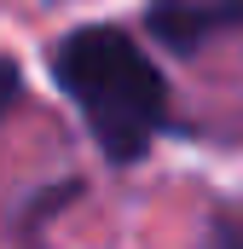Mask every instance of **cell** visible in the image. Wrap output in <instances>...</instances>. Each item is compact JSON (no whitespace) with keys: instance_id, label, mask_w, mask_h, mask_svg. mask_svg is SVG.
Masks as SVG:
<instances>
[{"instance_id":"277c9868","label":"cell","mask_w":243,"mask_h":249,"mask_svg":"<svg viewBox=\"0 0 243 249\" xmlns=\"http://www.w3.org/2000/svg\"><path fill=\"white\" fill-rule=\"evenodd\" d=\"M214 249H243V226L238 220H220L214 226Z\"/></svg>"},{"instance_id":"3957f363","label":"cell","mask_w":243,"mask_h":249,"mask_svg":"<svg viewBox=\"0 0 243 249\" xmlns=\"http://www.w3.org/2000/svg\"><path fill=\"white\" fill-rule=\"evenodd\" d=\"M17 87H23L17 64H12V58H0V122H6V110H12V99H17Z\"/></svg>"},{"instance_id":"6da1fadb","label":"cell","mask_w":243,"mask_h":249,"mask_svg":"<svg viewBox=\"0 0 243 249\" xmlns=\"http://www.w3.org/2000/svg\"><path fill=\"white\" fill-rule=\"evenodd\" d=\"M52 81L81 110L110 162H139L168 122V81L156 58L116 23H81L52 41Z\"/></svg>"},{"instance_id":"7a4b0ae2","label":"cell","mask_w":243,"mask_h":249,"mask_svg":"<svg viewBox=\"0 0 243 249\" xmlns=\"http://www.w3.org/2000/svg\"><path fill=\"white\" fill-rule=\"evenodd\" d=\"M145 12H151V29L180 53L203 47L220 29H243V0H145Z\"/></svg>"}]
</instances>
